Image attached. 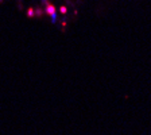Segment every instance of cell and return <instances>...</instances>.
Here are the masks:
<instances>
[{"mask_svg": "<svg viewBox=\"0 0 151 135\" xmlns=\"http://www.w3.org/2000/svg\"><path fill=\"white\" fill-rule=\"evenodd\" d=\"M46 12H47L49 15H51V18H53L54 22L57 20V14H55V8H54V6L49 4V6H47V8H46Z\"/></svg>", "mask_w": 151, "mask_h": 135, "instance_id": "1", "label": "cell"}, {"mask_svg": "<svg viewBox=\"0 0 151 135\" xmlns=\"http://www.w3.org/2000/svg\"><path fill=\"white\" fill-rule=\"evenodd\" d=\"M61 12H62V14H65V12H66V7H61Z\"/></svg>", "mask_w": 151, "mask_h": 135, "instance_id": "2", "label": "cell"}]
</instances>
